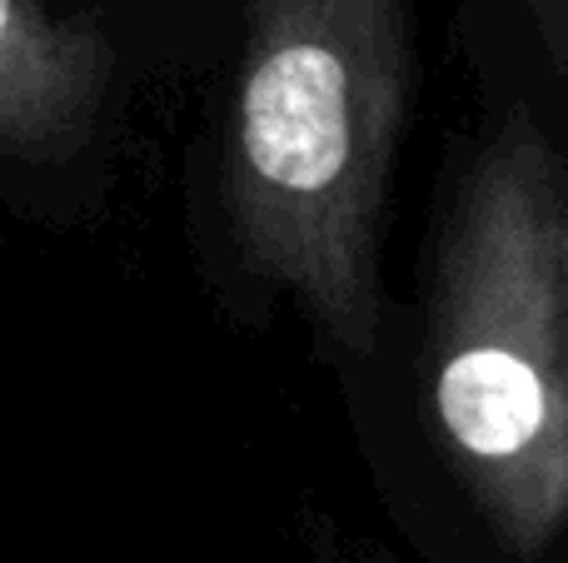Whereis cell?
<instances>
[{
	"instance_id": "5b68a950",
	"label": "cell",
	"mask_w": 568,
	"mask_h": 563,
	"mask_svg": "<svg viewBox=\"0 0 568 563\" xmlns=\"http://www.w3.org/2000/svg\"><path fill=\"white\" fill-rule=\"evenodd\" d=\"M155 6H170V0H155Z\"/></svg>"
},
{
	"instance_id": "6da1fadb",
	"label": "cell",
	"mask_w": 568,
	"mask_h": 563,
	"mask_svg": "<svg viewBox=\"0 0 568 563\" xmlns=\"http://www.w3.org/2000/svg\"><path fill=\"white\" fill-rule=\"evenodd\" d=\"M409 105V0H250L225 215L245 265L354 359L379 345V225Z\"/></svg>"
},
{
	"instance_id": "277c9868",
	"label": "cell",
	"mask_w": 568,
	"mask_h": 563,
	"mask_svg": "<svg viewBox=\"0 0 568 563\" xmlns=\"http://www.w3.org/2000/svg\"><path fill=\"white\" fill-rule=\"evenodd\" d=\"M559 10H564V35H568V0H559Z\"/></svg>"
},
{
	"instance_id": "3957f363",
	"label": "cell",
	"mask_w": 568,
	"mask_h": 563,
	"mask_svg": "<svg viewBox=\"0 0 568 563\" xmlns=\"http://www.w3.org/2000/svg\"><path fill=\"white\" fill-rule=\"evenodd\" d=\"M110 95V45L95 20L50 0H0V150L36 165L90 145Z\"/></svg>"
},
{
	"instance_id": "7a4b0ae2",
	"label": "cell",
	"mask_w": 568,
	"mask_h": 563,
	"mask_svg": "<svg viewBox=\"0 0 568 563\" xmlns=\"http://www.w3.org/2000/svg\"><path fill=\"white\" fill-rule=\"evenodd\" d=\"M429 414L479 519L539 554L568 529V160L529 110L479 145L429 289Z\"/></svg>"
}]
</instances>
